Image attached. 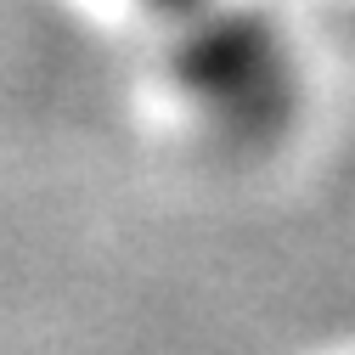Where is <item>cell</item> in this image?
Instances as JSON below:
<instances>
[{"mask_svg": "<svg viewBox=\"0 0 355 355\" xmlns=\"http://www.w3.org/2000/svg\"><path fill=\"white\" fill-rule=\"evenodd\" d=\"M187 85L232 124H271L288 107V62L259 23H220L187 62Z\"/></svg>", "mask_w": 355, "mask_h": 355, "instance_id": "6da1fadb", "label": "cell"}]
</instances>
